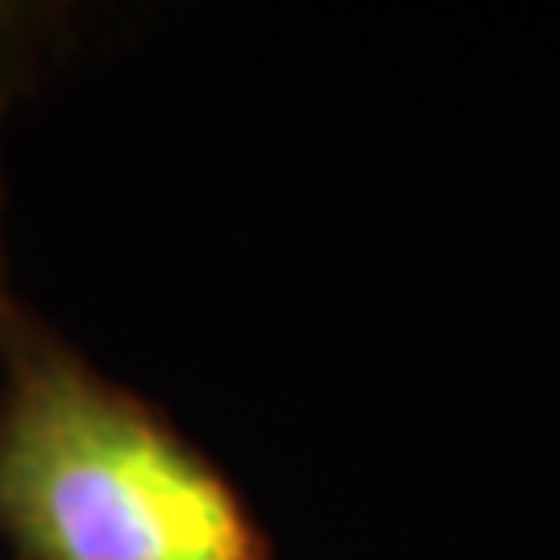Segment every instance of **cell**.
<instances>
[{
	"mask_svg": "<svg viewBox=\"0 0 560 560\" xmlns=\"http://www.w3.org/2000/svg\"><path fill=\"white\" fill-rule=\"evenodd\" d=\"M0 395V536L21 560H261L237 494L141 402L25 337Z\"/></svg>",
	"mask_w": 560,
	"mask_h": 560,
	"instance_id": "1",
	"label": "cell"
}]
</instances>
